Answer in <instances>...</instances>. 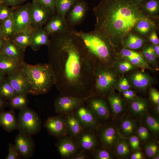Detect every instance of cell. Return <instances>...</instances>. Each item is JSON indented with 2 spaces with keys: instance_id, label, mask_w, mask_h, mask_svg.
<instances>
[{
  "instance_id": "obj_1",
  "label": "cell",
  "mask_w": 159,
  "mask_h": 159,
  "mask_svg": "<svg viewBox=\"0 0 159 159\" xmlns=\"http://www.w3.org/2000/svg\"><path fill=\"white\" fill-rule=\"evenodd\" d=\"M73 29L50 35L49 63L60 95L87 100L92 96L95 66Z\"/></svg>"
},
{
  "instance_id": "obj_2",
  "label": "cell",
  "mask_w": 159,
  "mask_h": 159,
  "mask_svg": "<svg viewBox=\"0 0 159 159\" xmlns=\"http://www.w3.org/2000/svg\"><path fill=\"white\" fill-rule=\"evenodd\" d=\"M93 10L94 30L109 39L116 49L122 47L124 38L136 24L148 17L131 0H101Z\"/></svg>"
},
{
  "instance_id": "obj_3",
  "label": "cell",
  "mask_w": 159,
  "mask_h": 159,
  "mask_svg": "<svg viewBox=\"0 0 159 159\" xmlns=\"http://www.w3.org/2000/svg\"><path fill=\"white\" fill-rule=\"evenodd\" d=\"M88 54L95 67L110 65L116 57V49L109 39L95 30L88 32L73 29Z\"/></svg>"
},
{
  "instance_id": "obj_4",
  "label": "cell",
  "mask_w": 159,
  "mask_h": 159,
  "mask_svg": "<svg viewBox=\"0 0 159 159\" xmlns=\"http://www.w3.org/2000/svg\"><path fill=\"white\" fill-rule=\"evenodd\" d=\"M20 68L26 79L29 94L37 95L46 94L56 84V76L49 63L32 65L23 60Z\"/></svg>"
},
{
  "instance_id": "obj_5",
  "label": "cell",
  "mask_w": 159,
  "mask_h": 159,
  "mask_svg": "<svg viewBox=\"0 0 159 159\" xmlns=\"http://www.w3.org/2000/svg\"><path fill=\"white\" fill-rule=\"evenodd\" d=\"M120 74L112 64L96 67L91 97L105 96L113 91L121 77Z\"/></svg>"
},
{
  "instance_id": "obj_6",
  "label": "cell",
  "mask_w": 159,
  "mask_h": 159,
  "mask_svg": "<svg viewBox=\"0 0 159 159\" xmlns=\"http://www.w3.org/2000/svg\"><path fill=\"white\" fill-rule=\"evenodd\" d=\"M17 120V129L19 132L32 136L37 134L41 129V120L39 115L27 106L20 110Z\"/></svg>"
},
{
  "instance_id": "obj_7",
  "label": "cell",
  "mask_w": 159,
  "mask_h": 159,
  "mask_svg": "<svg viewBox=\"0 0 159 159\" xmlns=\"http://www.w3.org/2000/svg\"><path fill=\"white\" fill-rule=\"evenodd\" d=\"M96 131L102 147L113 152L121 137L117 125L113 123L100 124Z\"/></svg>"
},
{
  "instance_id": "obj_8",
  "label": "cell",
  "mask_w": 159,
  "mask_h": 159,
  "mask_svg": "<svg viewBox=\"0 0 159 159\" xmlns=\"http://www.w3.org/2000/svg\"><path fill=\"white\" fill-rule=\"evenodd\" d=\"M31 26L34 29L42 27L54 15L52 11L37 0L31 3Z\"/></svg>"
},
{
  "instance_id": "obj_9",
  "label": "cell",
  "mask_w": 159,
  "mask_h": 159,
  "mask_svg": "<svg viewBox=\"0 0 159 159\" xmlns=\"http://www.w3.org/2000/svg\"><path fill=\"white\" fill-rule=\"evenodd\" d=\"M83 104L75 108L73 112L84 129L96 131L100 125L99 120L88 107Z\"/></svg>"
},
{
  "instance_id": "obj_10",
  "label": "cell",
  "mask_w": 159,
  "mask_h": 159,
  "mask_svg": "<svg viewBox=\"0 0 159 159\" xmlns=\"http://www.w3.org/2000/svg\"><path fill=\"white\" fill-rule=\"evenodd\" d=\"M14 142L19 158L29 159L33 156L35 144L31 135L19 132Z\"/></svg>"
},
{
  "instance_id": "obj_11",
  "label": "cell",
  "mask_w": 159,
  "mask_h": 159,
  "mask_svg": "<svg viewBox=\"0 0 159 159\" xmlns=\"http://www.w3.org/2000/svg\"><path fill=\"white\" fill-rule=\"evenodd\" d=\"M31 3L16 7L12 14L15 33L23 30L31 26L30 9Z\"/></svg>"
},
{
  "instance_id": "obj_12",
  "label": "cell",
  "mask_w": 159,
  "mask_h": 159,
  "mask_svg": "<svg viewBox=\"0 0 159 159\" xmlns=\"http://www.w3.org/2000/svg\"><path fill=\"white\" fill-rule=\"evenodd\" d=\"M88 9L86 2L82 0H77L68 12L66 20L68 26L73 29L84 20Z\"/></svg>"
},
{
  "instance_id": "obj_13",
  "label": "cell",
  "mask_w": 159,
  "mask_h": 159,
  "mask_svg": "<svg viewBox=\"0 0 159 159\" xmlns=\"http://www.w3.org/2000/svg\"><path fill=\"white\" fill-rule=\"evenodd\" d=\"M87 100L60 95L54 102L55 112L61 115L66 114L84 104Z\"/></svg>"
},
{
  "instance_id": "obj_14",
  "label": "cell",
  "mask_w": 159,
  "mask_h": 159,
  "mask_svg": "<svg viewBox=\"0 0 159 159\" xmlns=\"http://www.w3.org/2000/svg\"><path fill=\"white\" fill-rule=\"evenodd\" d=\"M126 78L132 87L140 91H145L155 82L151 76L143 70L131 71Z\"/></svg>"
},
{
  "instance_id": "obj_15",
  "label": "cell",
  "mask_w": 159,
  "mask_h": 159,
  "mask_svg": "<svg viewBox=\"0 0 159 159\" xmlns=\"http://www.w3.org/2000/svg\"><path fill=\"white\" fill-rule=\"evenodd\" d=\"M44 126L49 134L58 139L68 133L66 122L61 116L48 117Z\"/></svg>"
},
{
  "instance_id": "obj_16",
  "label": "cell",
  "mask_w": 159,
  "mask_h": 159,
  "mask_svg": "<svg viewBox=\"0 0 159 159\" xmlns=\"http://www.w3.org/2000/svg\"><path fill=\"white\" fill-rule=\"evenodd\" d=\"M88 108L98 119L102 120H108L110 116V112L107 104L103 98L92 96L87 99Z\"/></svg>"
},
{
  "instance_id": "obj_17",
  "label": "cell",
  "mask_w": 159,
  "mask_h": 159,
  "mask_svg": "<svg viewBox=\"0 0 159 159\" xmlns=\"http://www.w3.org/2000/svg\"><path fill=\"white\" fill-rule=\"evenodd\" d=\"M55 145L63 158H71L77 154L79 149L74 138L66 135L58 139Z\"/></svg>"
},
{
  "instance_id": "obj_18",
  "label": "cell",
  "mask_w": 159,
  "mask_h": 159,
  "mask_svg": "<svg viewBox=\"0 0 159 159\" xmlns=\"http://www.w3.org/2000/svg\"><path fill=\"white\" fill-rule=\"evenodd\" d=\"M118 55L126 59L132 64L138 68L154 71V69L148 63L141 52L122 48Z\"/></svg>"
},
{
  "instance_id": "obj_19",
  "label": "cell",
  "mask_w": 159,
  "mask_h": 159,
  "mask_svg": "<svg viewBox=\"0 0 159 159\" xmlns=\"http://www.w3.org/2000/svg\"><path fill=\"white\" fill-rule=\"evenodd\" d=\"M7 75L6 78L17 94H29L26 79L21 68Z\"/></svg>"
},
{
  "instance_id": "obj_20",
  "label": "cell",
  "mask_w": 159,
  "mask_h": 159,
  "mask_svg": "<svg viewBox=\"0 0 159 159\" xmlns=\"http://www.w3.org/2000/svg\"><path fill=\"white\" fill-rule=\"evenodd\" d=\"M76 140L79 149L83 150H93L98 143L97 135L95 130L92 129H84Z\"/></svg>"
},
{
  "instance_id": "obj_21",
  "label": "cell",
  "mask_w": 159,
  "mask_h": 159,
  "mask_svg": "<svg viewBox=\"0 0 159 159\" xmlns=\"http://www.w3.org/2000/svg\"><path fill=\"white\" fill-rule=\"evenodd\" d=\"M117 125L121 137L127 138L134 135L139 124L138 120L125 114L118 120Z\"/></svg>"
},
{
  "instance_id": "obj_22",
  "label": "cell",
  "mask_w": 159,
  "mask_h": 159,
  "mask_svg": "<svg viewBox=\"0 0 159 159\" xmlns=\"http://www.w3.org/2000/svg\"><path fill=\"white\" fill-rule=\"evenodd\" d=\"M107 96L109 102L113 117L117 120L125 114L126 111L124 99L119 94L113 92Z\"/></svg>"
},
{
  "instance_id": "obj_23",
  "label": "cell",
  "mask_w": 159,
  "mask_h": 159,
  "mask_svg": "<svg viewBox=\"0 0 159 159\" xmlns=\"http://www.w3.org/2000/svg\"><path fill=\"white\" fill-rule=\"evenodd\" d=\"M130 102L129 115L135 119L138 120L142 119L148 109V101L145 98L137 96Z\"/></svg>"
},
{
  "instance_id": "obj_24",
  "label": "cell",
  "mask_w": 159,
  "mask_h": 159,
  "mask_svg": "<svg viewBox=\"0 0 159 159\" xmlns=\"http://www.w3.org/2000/svg\"><path fill=\"white\" fill-rule=\"evenodd\" d=\"M44 28L49 35L64 32L72 29L68 26L66 19L58 14L54 15L46 23Z\"/></svg>"
},
{
  "instance_id": "obj_25",
  "label": "cell",
  "mask_w": 159,
  "mask_h": 159,
  "mask_svg": "<svg viewBox=\"0 0 159 159\" xmlns=\"http://www.w3.org/2000/svg\"><path fill=\"white\" fill-rule=\"evenodd\" d=\"M50 35L42 27L34 29L32 33L29 47L36 51L43 45L48 47L50 42Z\"/></svg>"
},
{
  "instance_id": "obj_26",
  "label": "cell",
  "mask_w": 159,
  "mask_h": 159,
  "mask_svg": "<svg viewBox=\"0 0 159 159\" xmlns=\"http://www.w3.org/2000/svg\"><path fill=\"white\" fill-rule=\"evenodd\" d=\"M138 33L132 31L129 33L124 38L122 43V47L132 50L142 49L148 40Z\"/></svg>"
},
{
  "instance_id": "obj_27",
  "label": "cell",
  "mask_w": 159,
  "mask_h": 159,
  "mask_svg": "<svg viewBox=\"0 0 159 159\" xmlns=\"http://www.w3.org/2000/svg\"><path fill=\"white\" fill-rule=\"evenodd\" d=\"M24 52L11 39H5L0 53L5 55L24 60Z\"/></svg>"
},
{
  "instance_id": "obj_28",
  "label": "cell",
  "mask_w": 159,
  "mask_h": 159,
  "mask_svg": "<svg viewBox=\"0 0 159 159\" xmlns=\"http://www.w3.org/2000/svg\"><path fill=\"white\" fill-rule=\"evenodd\" d=\"M0 126L8 132L17 129V120L14 109L0 112Z\"/></svg>"
},
{
  "instance_id": "obj_29",
  "label": "cell",
  "mask_w": 159,
  "mask_h": 159,
  "mask_svg": "<svg viewBox=\"0 0 159 159\" xmlns=\"http://www.w3.org/2000/svg\"><path fill=\"white\" fill-rule=\"evenodd\" d=\"M158 20H155L148 17L140 20L135 25L133 31L140 35L147 38L152 30L157 29Z\"/></svg>"
},
{
  "instance_id": "obj_30",
  "label": "cell",
  "mask_w": 159,
  "mask_h": 159,
  "mask_svg": "<svg viewBox=\"0 0 159 159\" xmlns=\"http://www.w3.org/2000/svg\"><path fill=\"white\" fill-rule=\"evenodd\" d=\"M34 29L30 27L15 33L10 39L25 52L26 48L30 46L31 36Z\"/></svg>"
},
{
  "instance_id": "obj_31",
  "label": "cell",
  "mask_w": 159,
  "mask_h": 159,
  "mask_svg": "<svg viewBox=\"0 0 159 159\" xmlns=\"http://www.w3.org/2000/svg\"><path fill=\"white\" fill-rule=\"evenodd\" d=\"M64 119L66 122L67 133L76 139L84 130L73 111L65 114Z\"/></svg>"
},
{
  "instance_id": "obj_32",
  "label": "cell",
  "mask_w": 159,
  "mask_h": 159,
  "mask_svg": "<svg viewBox=\"0 0 159 159\" xmlns=\"http://www.w3.org/2000/svg\"><path fill=\"white\" fill-rule=\"evenodd\" d=\"M21 61L0 53V70L6 75L9 74L20 68Z\"/></svg>"
},
{
  "instance_id": "obj_33",
  "label": "cell",
  "mask_w": 159,
  "mask_h": 159,
  "mask_svg": "<svg viewBox=\"0 0 159 159\" xmlns=\"http://www.w3.org/2000/svg\"><path fill=\"white\" fill-rule=\"evenodd\" d=\"M144 14L152 19L158 20L159 0H148L140 6Z\"/></svg>"
},
{
  "instance_id": "obj_34",
  "label": "cell",
  "mask_w": 159,
  "mask_h": 159,
  "mask_svg": "<svg viewBox=\"0 0 159 159\" xmlns=\"http://www.w3.org/2000/svg\"><path fill=\"white\" fill-rule=\"evenodd\" d=\"M132 152L127 139L121 137L113 153L115 156L118 158L127 159L130 157Z\"/></svg>"
},
{
  "instance_id": "obj_35",
  "label": "cell",
  "mask_w": 159,
  "mask_h": 159,
  "mask_svg": "<svg viewBox=\"0 0 159 159\" xmlns=\"http://www.w3.org/2000/svg\"><path fill=\"white\" fill-rule=\"evenodd\" d=\"M112 64L121 74L130 72L138 68L126 59L119 55L115 57Z\"/></svg>"
},
{
  "instance_id": "obj_36",
  "label": "cell",
  "mask_w": 159,
  "mask_h": 159,
  "mask_svg": "<svg viewBox=\"0 0 159 159\" xmlns=\"http://www.w3.org/2000/svg\"><path fill=\"white\" fill-rule=\"evenodd\" d=\"M142 119L144 124L148 129L153 137L155 138L159 133V121L158 117L149 113L148 112Z\"/></svg>"
},
{
  "instance_id": "obj_37",
  "label": "cell",
  "mask_w": 159,
  "mask_h": 159,
  "mask_svg": "<svg viewBox=\"0 0 159 159\" xmlns=\"http://www.w3.org/2000/svg\"><path fill=\"white\" fill-rule=\"evenodd\" d=\"M142 49L141 53L153 69H158L157 58L154 51L153 45L147 42Z\"/></svg>"
},
{
  "instance_id": "obj_38",
  "label": "cell",
  "mask_w": 159,
  "mask_h": 159,
  "mask_svg": "<svg viewBox=\"0 0 159 159\" xmlns=\"http://www.w3.org/2000/svg\"><path fill=\"white\" fill-rule=\"evenodd\" d=\"M9 100V105L11 109L20 110L27 107V95L17 94Z\"/></svg>"
},
{
  "instance_id": "obj_39",
  "label": "cell",
  "mask_w": 159,
  "mask_h": 159,
  "mask_svg": "<svg viewBox=\"0 0 159 159\" xmlns=\"http://www.w3.org/2000/svg\"><path fill=\"white\" fill-rule=\"evenodd\" d=\"M17 94L6 77L0 85V97L6 100H9Z\"/></svg>"
},
{
  "instance_id": "obj_40",
  "label": "cell",
  "mask_w": 159,
  "mask_h": 159,
  "mask_svg": "<svg viewBox=\"0 0 159 159\" xmlns=\"http://www.w3.org/2000/svg\"><path fill=\"white\" fill-rule=\"evenodd\" d=\"M77 0H56V14L64 19L65 15Z\"/></svg>"
},
{
  "instance_id": "obj_41",
  "label": "cell",
  "mask_w": 159,
  "mask_h": 159,
  "mask_svg": "<svg viewBox=\"0 0 159 159\" xmlns=\"http://www.w3.org/2000/svg\"><path fill=\"white\" fill-rule=\"evenodd\" d=\"M1 23L3 37L6 39H11L15 33L12 14Z\"/></svg>"
},
{
  "instance_id": "obj_42",
  "label": "cell",
  "mask_w": 159,
  "mask_h": 159,
  "mask_svg": "<svg viewBox=\"0 0 159 159\" xmlns=\"http://www.w3.org/2000/svg\"><path fill=\"white\" fill-rule=\"evenodd\" d=\"M143 144V150L146 157L152 159L159 153V144L156 140H151Z\"/></svg>"
},
{
  "instance_id": "obj_43",
  "label": "cell",
  "mask_w": 159,
  "mask_h": 159,
  "mask_svg": "<svg viewBox=\"0 0 159 159\" xmlns=\"http://www.w3.org/2000/svg\"><path fill=\"white\" fill-rule=\"evenodd\" d=\"M136 135L143 143H145L151 140V134L148 128L143 124H139L135 133Z\"/></svg>"
},
{
  "instance_id": "obj_44",
  "label": "cell",
  "mask_w": 159,
  "mask_h": 159,
  "mask_svg": "<svg viewBox=\"0 0 159 159\" xmlns=\"http://www.w3.org/2000/svg\"><path fill=\"white\" fill-rule=\"evenodd\" d=\"M92 155L97 159H112L115 157L113 152L102 147L93 149Z\"/></svg>"
},
{
  "instance_id": "obj_45",
  "label": "cell",
  "mask_w": 159,
  "mask_h": 159,
  "mask_svg": "<svg viewBox=\"0 0 159 159\" xmlns=\"http://www.w3.org/2000/svg\"><path fill=\"white\" fill-rule=\"evenodd\" d=\"M15 8L0 3V21H2L10 16Z\"/></svg>"
},
{
  "instance_id": "obj_46",
  "label": "cell",
  "mask_w": 159,
  "mask_h": 159,
  "mask_svg": "<svg viewBox=\"0 0 159 159\" xmlns=\"http://www.w3.org/2000/svg\"><path fill=\"white\" fill-rule=\"evenodd\" d=\"M131 87L132 86L127 78L122 76L119 79L115 89L121 92L130 89Z\"/></svg>"
},
{
  "instance_id": "obj_47",
  "label": "cell",
  "mask_w": 159,
  "mask_h": 159,
  "mask_svg": "<svg viewBox=\"0 0 159 159\" xmlns=\"http://www.w3.org/2000/svg\"><path fill=\"white\" fill-rule=\"evenodd\" d=\"M148 94L151 102L154 105L159 104V92L157 90L150 87L149 88Z\"/></svg>"
},
{
  "instance_id": "obj_48",
  "label": "cell",
  "mask_w": 159,
  "mask_h": 159,
  "mask_svg": "<svg viewBox=\"0 0 159 159\" xmlns=\"http://www.w3.org/2000/svg\"><path fill=\"white\" fill-rule=\"evenodd\" d=\"M127 138L129 142L132 152H134L140 149V142L136 135H133Z\"/></svg>"
},
{
  "instance_id": "obj_49",
  "label": "cell",
  "mask_w": 159,
  "mask_h": 159,
  "mask_svg": "<svg viewBox=\"0 0 159 159\" xmlns=\"http://www.w3.org/2000/svg\"><path fill=\"white\" fill-rule=\"evenodd\" d=\"M8 154L5 159H18L19 158V154L14 144L11 143L9 144Z\"/></svg>"
},
{
  "instance_id": "obj_50",
  "label": "cell",
  "mask_w": 159,
  "mask_h": 159,
  "mask_svg": "<svg viewBox=\"0 0 159 159\" xmlns=\"http://www.w3.org/2000/svg\"><path fill=\"white\" fill-rule=\"evenodd\" d=\"M26 0H0V3L11 7H16L20 5Z\"/></svg>"
},
{
  "instance_id": "obj_51",
  "label": "cell",
  "mask_w": 159,
  "mask_h": 159,
  "mask_svg": "<svg viewBox=\"0 0 159 159\" xmlns=\"http://www.w3.org/2000/svg\"><path fill=\"white\" fill-rule=\"evenodd\" d=\"M40 3L49 8L54 15L56 14V0H37Z\"/></svg>"
},
{
  "instance_id": "obj_52",
  "label": "cell",
  "mask_w": 159,
  "mask_h": 159,
  "mask_svg": "<svg viewBox=\"0 0 159 159\" xmlns=\"http://www.w3.org/2000/svg\"><path fill=\"white\" fill-rule=\"evenodd\" d=\"M157 29L155 28H154L147 38L148 41L153 45L159 44V40L156 32Z\"/></svg>"
},
{
  "instance_id": "obj_53",
  "label": "cell",
  "mask_w": 159,
  "mask_h": 159,
  "mask_svg": "<svg viewBox=\"0 0 159 159\" xmlns=\"http://www.w3.org/2000/svg\"><path fill=\"white\" fill-rule=\"evenodd\" d=\"M121 93L124 98L129 101L133 100L137 96L135 92L130 89Z\"/></svg>"
},
{
  "instance_id": "obj_54",
  "label": "cell",
  "mask_w": 159,
  "mask_h": 159,
  "mask_svg": "<svg viewBox=\"0 0 159 159\" xmlns=\"http://www.w3.org/2000/svg\"><path fill=\"white\" fill-rule=\"evenodd\" d=\"M130 158L131 159H143L144 158L143 154L142 152L139 149L131 154Z\"/></svg>"
},
{
  "instance_id": "obj_55",
  "label": "cell",
  "mask_w": 159,
  "mask_h": 159,
  "mask_svg": "<svg viewBox=\"0 0 159 159\" xmlns=\"http://www.w3.org/2000/svg\"><path fill=\"white\" fill-rule=\"evenodd\" d=\"M89 157L84 151H82L79 153L76 154L73 156L71 159H85Z\"/></svg>"
},
{
  "instance_id": "obj_56",
  "label": "cell",
  "mask_w": 159,
  "mask_h": 159,
  "mask_svg": "<svg viewBox=\"0 0 159 159\" xmlns=\"http://www.w3.org/2000/svg\"><path fill=\"white\" fill-rule=\"evenodd\" d=\"M6 104V100L0 97V112L4 110Z\"/></svg>"
},
{
  "instance_id": "obj_57",
  "label": "cell",
  "mask_w": 159,
  "mask_h": 159,
  "mask_svg": "<svg viewBox=\"0 0 159 159\" xmlns=\"http://www.w3.org/2000/svg\"><path fill=\"white\" fill-rule=\"evenodd\" d=\"M153 45L154 51L157 58H158L159 57V44Z\"/></svg>"
},
{
  "instance_id": "obj_58",
  "label": "cell",
  "mask_w": 159,
  "mask_h": 159,
  "mask_svg": "<svg viewBox=\"0 0 159 159\" xmlns=\"http://www.w3.org/2000/svg\"><path fill=\"white\" fill-rule=\"evenodd\" d=\"M135 4L140 6L148 0H131Z\"/></svg>"
},
{
  "instance_id": "obj_59",
  "label": "cell",
  "mask_w": 159,
  "mask_h": 159,
  "mask_svg": "<svg viewBox=\"0 0 159 159\" xmlns=\"http://www.w3.org/2000/svg\"><path fill=\"white\" fill-rule=\"evenodd\" d=\"M154 112L158 116L159 115V104L154 105Z\"/></svg>"
},
{
  "instance_id": "obj_60",
  "label": "cell",
  "mask_w": 159,
  "mask_h": 159,
  "mask_svg": "<svg viewBox=\"0 0 159 159\" xmlns=\"http://www.w3.org/2000/svg\"><path fill=\"white\" fill-rule=\"evenodd\" d=\"M6 74L0 70V85L5 79Z\"/></svg>"
},
{
  "instance_id": "obj_61",
  "label": "cell",
  "mask_w": 159,
  "mask_h": 159,
  "mask_svg": "<svg viewBox=\"0 0 159 159\" xmlns=\"http://www.w3.org/2000/svg\"><path fill=\"white\" fill-rule=\"evenodd\" d=\"M5 39L3 37H0V52L3 46Z\"/></svg>"
},
{
  "instance_id": "obj_62",
  "label": "cell",
  "mask_w": 159,
  "mask_h": 159,
  "mask_svg": "<svg viewBox=\"0 0 159 159\" xmlns=\"http://www.w3.org/2000/svg\"><path fill=\"white\" fill-rule=\"evenodd\" d=\"M0 37H3V34L2 31L1 23L0 21Z\"/></svg>"
},
{
  "instance_id": "obj_63",
  "label": "cell",
  "mask_w": 159,
  "mask_h": 159,
  "mask_svg": "<svg viewBox=\"0 0 159 159\" xmlns=\"http://www.w3.org/2000/svg\"><path fill=\"white\" fill-rule=\"evenodd\" d=\"M153 159H159V153L154 156L153 158Z\"/></svg>"
}]
</instances>
